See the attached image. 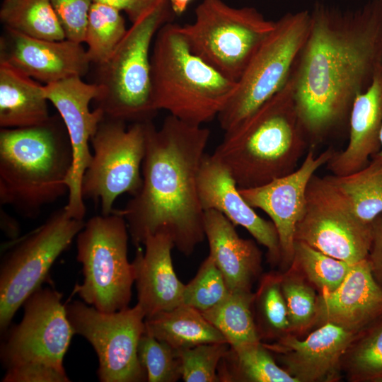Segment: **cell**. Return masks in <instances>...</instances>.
I'll list each match as a JSON object with an SVG mask.
<instances>
[{"label": "cell", "instance_id": "obj_17", "mask_svg": "<svg viewBox=\"0 0 382 382\" xmlns=\"http://www.w3.org/2000/svg\"><path fill=\"white\" fill-rule=\"evenodd\" d=\"M359 333L325 323L304 340L289 333L263 344L298 382H332L340 379L343 357Z\"/></svg>", "mask_w": 382, "mask_h": 382}, {"label": "cell", "instance_id": "obj_19", "mask_svg": "<svg viewBox=\"0 0 382 382\" xmlns=\"http://www.w3.org/2000/svg\"><path fill=\"white\" fill-rule=\"evenodd\" d=\"M198 191L204 211H219L235 226L245 228L267 248L270 263L280 262V245L274 224L254 211L241 195L229 171L212 155L206 154L203 158L198 175Z\"/></svg>", "mask_w": 382, "mask_h": 382}, {"label": "cell", "instance_id": "obj_35", "mask_svg": "<svg viewBox=\"0 0 382 382\" xmlns=\"http://www.w3.org/2000/svg\"><path fill=\"white\" fill-rule=\"evenodd\" d=\"M229 292L223 274L208 255L195 277L185 284L183 304L204 312L220 303Z\"/></svg>", "mask_w": 382, "mask_h": 382}, {"label": "cell", "instance_id": "obj_9", "mask_svg": "<svg viewBox=\"0 0 382 382\" xmlns=\"http://www.w3.org/2000/svg\"><path fill=\"white\" fill-rule=\"evenodd\" d=\"M310 23L307 10L286 13L275 21L217 117L224 132L245 120L285 85L306 40Z\"/></svg>", "mask_w": 382, "mask_h": 382}, {"label": "cell", "instance_id": "obj_18", "mask_svg": "<svg viewBox=\"0 0 382 382\" xmlns=\"http://www.w3.org/2000/svg\"><path fill=\"white\" fill-rule=\"evenodd\" d=\"M0 62L44 84L83 77L91 64L82 43L35 38L8 28L1 37Z\"/></svg>", "mask_w": 382, "mask_h": 382}, {"label": "cell", "instance_id": "obj_30", "mask_svg": "<svg viewBox=\"0 0 382 382\" xmlns=\"http://www.w3.org/2000/svg\"><path fill=\"white\" fill-rule=\"evenodd\" d=\"M120 11L108 5L93 1L88 13L84 42L91 64L105 63L127 33Z\"/></svg>", "mask_w": 382, "mask_h": 382}, {"label": "cell", "instance_id": "obj_12", "mask_svg": "<svg viewBox=\"0 0 382 382\" xmlns=\"http://www.w3.org/2000/svg\"><path fill=\"white\" fill-rule=\"evenodd\" d=\"M294 239L355 264L368 258L371 224L357 216L347 196L329 175L314 174L308 184L305 210L296 225Z\"/></svg>", "mask_w": 382, "mask_h": 382}, {"label": "cell", "instance_id": "obj_44", "mask_svg": "<svg viewBox=\"0 0 382 382\" xmlns=\"http://www.w3.org/2000/svg\"><path fill=\"white\" fill-rule=\"evenodd\" d=\"M380 143H381V149L378 153L382 155V128H381V134H380Z\"/></svg>", "mask_w": 382, "mask_h": 382}, {"label": "cell", "instance_id": "obj_1", "mask_svg": "<svg viewBox=\"0 0 382 382\" xmlns=\"http://www.w3.org/2000/svg\"><path fill=\"white\" fill-rule=\"evenodd\" d=\"M293 69L296 108L310 144L341 125L382 69V0L354 11L317 2Z\"/></svg>", "mask_w": 382, "mask_h": 382}, {"label": "cell", "instance_id": "obj_40", "mask_svg": "<svg viewBox=\"0 0 382 382\" xmlns=\"http://www.w3.org/2000/svg\"><path fill=\"white\" fill-rule=\"evenodd\" d=\"M368 260L375 279L382 287V212L371 222V243Z\"/></svg>", "mask_w": 382, "mask_h": 382}, {"label": "cell", "instance_id": "obj_16", "mask_svg": "<svg viewBox=\"0 0 382 382\" xmlns=\"http://www.w3.org/2000/svg\"><path fill=\"white\" fill-rule=\"evenodd\" d=\"M335 153L334 149L328 148L316 155L311 147L302 163L292 173L259 187L238 188L248 204L265 212L274 224L280 245V263L284 269H289L293 261L294 235L305 210L308 184Z\"/></svg>", "mask_w": 382, "mask_h": 382}, {"label": "cell", "instance_id": "obj_11", "mask_svg": "<svg viewBox=\"0 0 382 382\" xmlns=\"http://www.w3.org/2000/svg\"><path fill=\"white\" fill-rule=\"evenodd\" d=\"M147 122L127 127L125 122L104 116L91 139L93 152L81 192L83 199L100 200L103 215L113 212L120 195L134 196L141 187Z\"/></svg>", "mask_w": 382, "mask_h": 382}, {"label": "cell", "instance_id": "obj_27", "mask_svg": "<svg viewBox=\"0 0 382 382\" xmlns=\"http://www.w3.org/2000/svg\"><path fill=\"white\" fill-rule=\"evenodd\" d=\"M253 299L251 291H230L220 303L201 313L231 347L260 342L253 312Z\"/></svg>", "mask_w": 382, "mask_h": 382}, {"label": "cell", "instance_id": "obj_14", "mask_svg": "<svg viewBox=\"0 0 382 382\" xmlns=\"http://www.w3.org/2000/svg\"><path fill=\"white\" fill-rule=\"evenodd\" d=\"M62 298L57 290L40 286L25 301L21 321L6 330L1 345L6 369L34 364L64 370V357L74 332Z\"/></svg>", "mask_w": 382, "mask_h": 382}, {"label": "cell", "instance_id": "obj_36", "mask_svg": "<svg viewBox=\"0 0 382 382\" xmlns=\"http://www.w3.org/2000/svg\"><path fill=\"white\" fill-rule=\"evenodd\" d=\"M149 382H175L181 378L178 351L145 330L137 348Z\"/></svg>", "mask_w": 382, "mask_h": 382}, {"label": "cell", "instance_id": "obj_38", "mask_svg": "<svg viewBox=\"0 0 382 382\" xmlns=\"http://www.w3.org/2000/svg\"><path fill=\"white\" fill-rule=\"evenodd\" d=\"M67 40L83 43L93 0H50Z\"/></svg>", "mask_w": 382, "mask_h": 382}, {"label": "cell", "instance_id": "obj_3", "mask_svg": "<svg viewBox=\"0 0 382 382\" xmlns=\"http://www.w3.org/2000/svg\"><path fill=\"white\" fill-rule=\"evenodd\" d=\"M309 144L296 108L292 70L281 90L225 132L212 156L239 189L252 188L294 171Z\"/></svg>", "mask_w": 382, "mask_h": 382}, {"label": "cell", "instance_id": "obj_34", "mask_svg": "<svg viewBox=\"0 0 382 382\" xmlns=\"http://www.w3.org/2000/svg\"><path fill=\"white\" fill-rule=\"evenodd\" d=\"M281 287L286 304L290 333H303L314 326L318 295L314 286L291 266L281 274Z\"/></svg>", "mask_w": 382, "mask_h": 382}, {"label": "cell", "instance_id": "obj_32", "mask_svg": "<svg viewBox=\"0 0 382 382\" xmlns=\"http://www.w3.org/2000/svg\"><path fill=\"white\" fill-rule=\"evenodd\" d=\"M342 368L352 381H382V317L361 331L346 351Z\"/></svg>", "mask_w": 382, "mask_h": 382}, {"label": "cell", "instance_id": "obj_29", "mask_svg": "<svg viewBox=\"0 0 382 382\" xmlns=\"http://www.w3.org/2000/svg\"><path fill=\"white\" fill-rule=\"evenodd\" d=\"M347 196L357 216L371 224L382 212V155L377 153L363 168L349 175H329Z\"/></svg>", "mask_w": 382, "mask_h": 382}, {"label": "cell", "instance_id": "obj_22", "mask_svg": "<svg viewBox=\"0 0 382 382\" xmlns=\"http://www.w3.org/2000/svg\"><path fill=\"white\" fill-rule=\"evenodd\" d=\"M204 233L209 255L230 291H251L262 270V255L255 243L241 238L235 225L222 213L204 211Z\"/></svg>", "mask_w": 382, "mask_h": 382}, {"label": "cell", "instance_id": "obj_31", "mask_svg": "<svg viewBox=\"0 0 382 382\" xmlns=\"http://www.w3.org/2000/svg\"><path fill=\"white\" fill-rule=\"evenodd\" d=\"M253 305L255 322L262 340H277L290 333L287 308L281 287V274L262 277Z\"/></svg>", "mask_w": 382, "mask_h": 382}, {"label": "cell", "instance_id": "obj_41", "mask_svg": "<svg viewBox=\"0 0 382 382\" xmlns=\"http://www.w3.org/2000/svg\"><path fill=\"white\" fill-rule=\"evenodd\" d=\"M125 11L132 23L147 12L157 0H93Z\"/></svg>", "mask_w": 382, "mask_h": 382}, {"label": "cell", "instance_id": "obj_25", "mask_svg": "<svg viewBox=\"0 0 382 382\" xmlns=\"http://www.w3.org/2000/svg\"><path fill=\"white\" fill-rule=\"evenodd\" d=\"M144 330L176 350L199 345L227 342L198 310L182 304L144 320Z\"/></svg>", "mask_w": 382, "mask_h": 382}, {"label": "cell", "instance_id": "obj_15", "mask_svg": "<svg viewBox=\"0 0 382 382\" xmlns=\"http://www.w3.org/2000/svg\"><path fill=\"white\" fill-rule=\"evenodd\" d=\"M43 89L48 101L59 114L73 149L68 202L64 207L72 217L83 220L86 207L81 192V180L91 158V139L105 116L100 108L91 110L90 103L102 96L103 87L98 83H86L82 77L73 76L44 84Z\"/></svg>", "mask_w": 382, "mask_h": 382}, {"label": "cell", "instance_id": "obj_43", "mask_svg": "<svg viewBox=\"0 0 382 382\" xmlns=\"http://www.w3.org/2000/svg\"><path fill=\"white\" fill-rule=\"evenodd\" d=\"M192 0H170L171 8L175 15L180 16L185 12Z\"/></svg>", "mask_w": 382, "mask_h": 382}, {"label": "cell", "instance_id": "obj_26", "mask_svg": "<svg viewBox=\"0 0 382 382\" xmlns=\"http://www.w3.org/2000/svg\"><path fill=\"white\" fill-rule=\"evenodd\" d=\"M219 382H298L279 366L261 341L231 347L221 359Z\"/></svg>", "mask_w": 382, "mask_h": 382}, {"label": "cell", "instance_id": "obj_23", "mask_svg": "<svg viewBox=\"0 0 382 382\" xmlns=\"http://www.w3.org/2000/svg\"><path fill=\"white\" fill-rule=\"evenodd\" d=\"M349 138L346 148L336 152L327 163L337 176L353 173L365 167L380 151L382 128V69L372 83L354 100L349 116Z\"/></svg>", "mask_w": 382, "mask_h": 382}, {"label": "cell", "instance_id": "obj_2", "mask_svg": "<svg viewBox=\"0 0 382 382\" xmlns=\"http://www.w3.org/2000/svg\"><path fill=\"white\" fill-rule=\"evenodd\" d=\"M209 137L207 127L170 114L158 129L147 122L141 187L117 210L136 248L150 236L166 233L175 248L190 255L204 240L198 175Z\"/></svg>", "mask_w": 382, "mask_h": 382}, {"label": "cell", "instance_id": "obj_8", "mask_svg": "<svg viewBox=\"0 0 382 382\" xmlns=\"http://www.w3.org/2000/svg\"><path fill=\"white\" fill-rule=\"evenodd\" d=\"M274 25L254 7L202 0L194 21L180 25V30L195 54L237 82Z\"/></svg>", "mask_w": 382, "mask_h": 382}, {"label": "cell", "instance_id": "obj_33", "mask_svg": "<svg viewBox=\"0 0 382 382\" xmlns=\"http://www.w3.org/2000/svg\"><path fill=\"white\" fill-rule=\"evenodd\" d=\"M352 265L329 256L303 242H294L291 266L297 270L320 293L336 289L345 279Z\"/></svg>", "mask_w": 382, "mask_h": 382}, {"label": "cell", "instance_id": "obj_39", "mask_svg": "<svg viewBox=\"0 0 382 382\" xmlns=\"http://www.w3.org/2000/svg\"><path fill=\"white\" fill-rule=\"evenodd\" d=\"M3 382H69L65 370L40 364H24L6 369Z\"/></svg>", "mask_w": 382, "mask_h": 382}, {"label": "cell", "instance_id": "obj_20", "mask_svg": "<svg viewBox=\"0 0 382 382\" xmlns=\"http://www.w3.org/2000/svg\"><path fill=\"white\" fill-rule=\"evenodd\" d=\"M382 317V287L367 259L353 264L334 291L320 293L314 326L332 323L361 332Z\"/></svg>", "mask_w": 382, "mask_h": 382}, {"label": "cell", "instance_id": "obj_6", "mask_svg": "<svg viewBox=\"0 0 382 382\" xmlns=\"http://www.w3.org/2000/svg\"><path fill=\"white\" fill-rule=\"evenodd\" d=\"M170 0L156 4L127 29L110 57L98 66V81L103 87L96 100L105 117L123 122L152 121L155 108L151 77V45L158 30L172 22Z\"/></svg>", "mask_w": 382, "mask_h": 382}, {"label": "cell", "instance_id": "obj_13", "mask_svg": "<svg viewBox=\"0 0 382 382\" xmlns=\"http://www.w3.org/2000/svg\"><path fill=\"white\" fill-rule=\"evenodd\" d=\"M65 309L74 334L86 338L97 354L100 381H147L137 354L145 314L137 303L107 313L74 301L66 303Z\"/></svg>", "mask_w": 382, "mask_h": 382}, {"label": "cell", "instance_id": "obj_37", "mask_svg": "<svg viewBox=\"0 0 382 382\" xmlns=\"http://www.w3.org/2000/svg\"><path fill=\"white\" fill-rule=\"evenodd\" d=\"M230 348L228 342L199 345L178 351L181 378L185 382H218L219 362Z\"/></svg>", "mask_w": 382, "mask_h": 382}, {"label": "cell", "instance_id": "obj_28", "mask_svg": "<svg viewBox=\"0 0 382 382\" xmlns=\"http://www.w3.org/2000/svg\"><path fill=\"white\" fill-rule=\"evenodd\" d=\"M0 21L5 28L49 40L66 39L50 0H4Z\"/></svg>", "mask_w": 382, "mask_h": 382}, {"label": "cell", "instance_id": "obj_24", "mask_svg": "<svg viewBox=\"0 0 382 382\" xmlns=\"http://www.w3.org/2000/svg\"><path fill=\"white\" fill-rule=\"evenodd\" d=\"M44 85L0 62V127L23 128L43 125L51 118Z\"/></svg>", "mask_w": 382, "mask_h": 382}, {"label": "cell", "instance_id": "obj_42", "mask_svg": "<svg viewBox=\"0 0 382 382\" xmlns=\"http://www.w3.org/2000/svg\"><path fill=\"white\" fill-rule=\"evenodd\" d=\"M0 217L1 228L4 233L12 240L18 238L20 226L18 222L2 209H1Z\"/></svg>", "mask_w": 382, "mask_h": 382}, {"label": "cell", "instance_id": "obj_7", "mask_svg": "<svg viewBox=\"0 0 382 382\" xmlns=\"http://www.w3.org/2000/svg\"><path fill=\"white\" fill-rule=\"evenodd\" d=\"M129 231L117 210L91 217L76 236V259L84 277L74 293L96 309L112 313L128 307L134 282L127 257Z\"/></svg>", "mask_w": 382, "mask_h": 382}, {"label": "cell", "instance_id": "obj_4", "mask_svg": "<svg viewBox=\"0 0 382 382\" xmlns=\"http://www.w3.org/2000/svg\"><path fill=\"white\" fill-rule=\"evenodd\" d=\"M73 149L58 117L37 126L0 131V203L25 216L69 192Z\"/></svg>", "mask_w": 382, "mask_h": 382}, {"label": "cell", "instance_id": "obj_10", "mask_svg": "<svg viewBox=\"0 0 382 382\" xmlns=\"http://www.w3.org/2000/svg\"><path fill=\"white\" fill-rule=\"evenodd\" d=\"M65 207L55 211L38 228L4 255L0 267V330L5 332L28 297L41 286L57 257L84 226Z\"/></svg>", "mask_w": 382, "mask_h": 382}, {"label": "cell", "instance_id": "obj_21", "mask_svg": "<svg viewBox=\"0 0 382 382\" xmlns=\"http://www.w3.org/2000/svg\"><path fill=\"white\" fill-rule=\"evenodd\" d=\"M145 250L137 248L132 262L137 290V304L145 318L183 304L185 284L178 278L173 265L171 250L175 248L166 233L149 236Z\"/></svg>", "mask_w": 382, "mask_h": 382}, {"label": "cell", "instance_id": "obj_5", "mask_svg": "<svg viewBox=\"0 0 382 382\" xmlns=\"http://www.w3.org/2000/svg\"><path fill=\"white\" fill-rule=\"evenodd\" d=\"M151 77L155 108L199 126L218 117L237 84L195 54L172 22L154 40Z\"/></svg>", "mask_w": 382, "mask_h": 382}]
</instances>
